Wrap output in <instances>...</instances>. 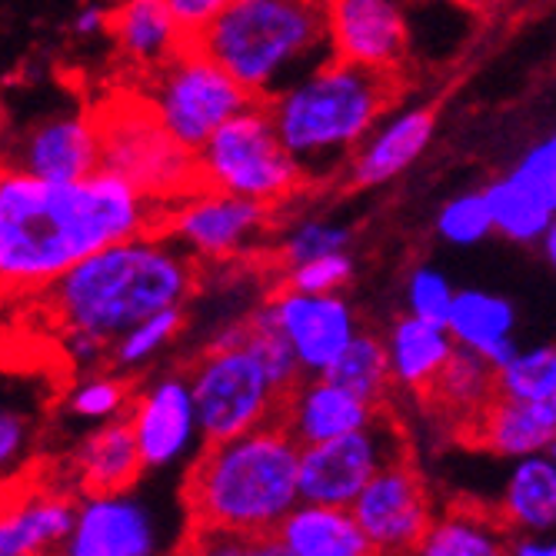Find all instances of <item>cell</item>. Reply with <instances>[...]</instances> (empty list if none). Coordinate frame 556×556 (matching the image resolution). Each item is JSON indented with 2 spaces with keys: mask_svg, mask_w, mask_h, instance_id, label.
<instances>
[{
  "mask_svg": "<svg viewBox=\"0 0 556 556\" xmlns=\"http://www.w3.org/2000/svg\"><path fill=\"white\" fill-rule=\"evenodd\" d=\"M161 211L127 180L97 170L47 184L0 170V293H40L93 250L157 230Z\"/></svg>",
  "mask_w": 556,
  "mask_h": 556,
  "instance_id": "1",
  "label": "cell"
},
{
  "mask_svg": "<svg viewBox=\"0 0 556 556\" xmlns=\"http://www.w3.org/2000/svg\"><path fill=\"white\" fill-rule=\"evenodd\" d=\"M197 277L200 264L190 254L161 230H147L87 254L40 290V303L61 350L87 374L108 364V350L124 330L150 314L184 307Z\"/></svg>",
  "mask_w": 556,
  "mask_h": 556,
  "instance_id": "2",
  "label": "cell"
},
{
  "mask_svg": "<svg viewBox=\"0 0 556 556\" xmlns=\"http://www.w3.org/2000/svg\"><path fill=\"white\" fill-rule=\"evenodd\" d=\"M300 443L274 420L224 443H204L184 483L190 527L243 540L274 536L300 503Z\"/></svg>",
  "mask_w": 556,
  "mask_h": 556,
  "instance_id": "3",
  "label": "cell"
},
{
  "mask_svg": "<svg viewBox=\"0 0 556 556\" xmlns=\"http://www.w3.org/2000/svg\"><path fill=\"white\" fill-rule=\"evenodd\" d=\"M396 97L400 77L327 58L264 104L307 184H317L343 170L353 147L396 104Z\"/></svg>",
  "mask_w": 556,
  "mask_h": 556,
  "instance_id": "4",
  "label": "cell"
},
{
  "mask_svg": "<svg viewBox=\"0 0 556 556\" xmlns=\"http://www.w3.org/2000/svg\"><path fill=\"white\" fill-rule=\"evenodd\" d=\"M193 43L254 100L330 58L324 0H233Z\"/></svg>",
  "mask_w": 556,
  "mask_h": 556,
  "instance_id": "5",
  "label": "cell"
},
{
  "mask_svg": "<svg viewBox=\"0 0 556 556\" xmlns=\"http://www.w3.org/2000/svg\"><path fill=\"white\" fill-rule=\"evenodd\" d=\"M93 121L100 134V170L127 180L157 211L200 187L197 154L157 124L140 93L108 100L93 111Z\"/></svg>",
  "mask_w": 556,
  "mask_h": 556,
  "instance_id": "6",
  "label": "cell"
},
{
  "mask_svg": "<svg viewBox=\"0 0 556 556\" xmlns=\"http://www.w3.org/2000/svg\"><path fill=\"white\" fill-rule=\"evenodd\" d=\"M197 174L200 187L254 200L270 211L307 187V177L283 147L264 100H250L207 137L197 150Z\"/></svg>",
  "mask_w": 556,
  "mask_h": 556,
  "instance_id": "7",
  "label": "cell"
},
{
  "mask_svg": "<svg viewBox=\"0 0 556 556\" xmlns=\"http://www.w3.org/2000/svg\"><path fill=\"white\" fill-rule=\"evenodd\" d=\"M140 100L177 143L197 154L254 97L197 43H187L170 61L143 74Z\"/></svg>",
  "mask_w": 556,
  "mask_h": 556,
  "instance_id": "8",
  "label": "cell"
},
{
  "mask_svg": "<svg viewBox=\"0 0 556 556\" xmlns=\"http://www.w3.org/2000/svg\"><path fill=\"white\" fill-rule=\"evenodd\" d=\"M190 396L200 443H224L247 430H257L277 420L280 393L243 346H207V353L193 364Z\"/></svg>",
  "mask_w": 556,
  "mask_h": 556,
  "instance_id": "9",
  "label": "cell"
},
{
  "mask_svg": "<svg viewBox=\"0 0 556 556\" xmlns=\"http://www.w3.org/2000/svg\"><path fill=\"white\" fill-rule=\"evenodd\" d=\"M270 227V207L224 190L197 187L161 211L157 230L197 264L243 257Z\"/></svg>",
  "mask_w": 556,
  "mask_h": 556,
  "instance_id": "10",
  "label": "cell"
},
{
  "mask_svg": "<svg viewBox=\"0 0 556 556\" xmlns=\"http://www.w3.org/2000/svg\"><path fill=\"white\" fill-rule=\"evenodd\" d=\"M400 457H403L400 430L377 417L353 433L300 446V467H296L300 503L350 507L353 496L367 486V480Z\"/></svg>",
  "mask_w": 556,
  "mask_h": 556,
  "instance_id": "11",
  "label": "cell"
},
{
  "mask_svg": "<svg viewBox=\"0 0 556 556\" xmlns=\"http://www.w3.org/2000/svg\"><path fill=\"white\" fill-rule=\"evenodd\" d=\"M330 58L403 77L414 40V0H324Z\"/></svg>",
  "mask_w": 556,
  "mask_h": 556,
  "instance_id": "12",
  "label": "cell"
},
{
  "mask_svg": "<svg viewBox=\"0 0 556 556\" xmlns=\"http://www.w3.org/2000/svg\"><path fill=\"white\" fill-rule=\"evenodd\" d=\"M346 510L377 556H410L437 514L427 480L407 457L377 470Z\"/></svg>",
  "mask_w": 556,
  "mask_h": 556,
  "instance_id": "13",
  "label": "cell"
},
{
  "mask_svg": "<svg viewBox=\"0 0 556 556\" xmlns=\"http://www.w3.org/2000/svg\"><path fill=\"white\" fill-rule=\"evenodd\" d=\"M164 523L130 490L77 496L74 523L58 556H170Z\"/></svg>",
  "mask_w": 556,
  "mask_h": 556,
  "instance_id": "14",
  "label": "cell"
},
{
  "mask_svg": "<svg viewBox=\"0 0 556 556\" xmlns=\"http://www.w3.org/2000/svg\"><path fill=\"white\" fill-rule=\"evenodd\" d=\"M483 200L493 233L533 247L556 224V137L533 140L507 174L483 187Z\"/></svg>",
  "mask_w": 556,
  "mask_h": 556,
  "instance_id": "15",
  "label": "cell"
},
{
  "mask_svg": "<svg viewBox=\"0 0 556 556\" xmlns=\"http://www.w3.org/2000/svg\"><path fill=\"white\" fill-rule=\"evenodd\" d=\"M264 307L293 350L303 377H320L361 330L350 300H343L340 293H300L280 287L274 296L264 300Z\"/></svg>",
  "mask_w": 556,
  "mask_h": 556,
  "instance_id": "16",
  "label": "cell"
},
{
  "mask_svg": "<svg viewBox=\"0 0 556 556\" xmlns=\"http://www.w3.org/2000/svg\"><path fill=\"white\" fill-rule=\"evenodd\" d=\"M143 470H167L197 457L200 430L187 377L167 374L130 396L124 414Z\"/></svg>",
  "mask_w": 556,
  "mask_h": 556,
  "instance_id": "17",
  "label": "cell"
},
{
  "mask_svg": "<svg viewBox=\"0 0 556 556\" xmlns=\"http://www.w3.org/2000/svg\"><path fill=\"white\" fill-rule=\"evenodd\" d=\"M77 493L67 480H17L0 486V556H58Z\"/></svg>",
  "mask_w": 556,
  "mask_h": 556,
  "instance_id": "18",
  "label": "cell"
},
{
  "mask_svg": "<svg viewBox=\"0 0 556 556\" xmlns=\"http://www.w3.org/2000/svg\"><path fill=\"white\" fill-rule=\"evenodd\" d=\"M61 400V383L37 370H11L0 364V486L30 477L47 414Z\"/></svg>",
  "mask_w": 556,
  "mask_h": 556,
  "instance_id": "19",
  "label": "cell"
},
{
  "mask_svg": "<svg viewBox=\"0 0 556 556\" xmlns=\"http://www.w3.org/2000/svg\"><path fill=\"white\" fill-rule=\"evenodd\" d=\"M433 134H437V111L430 104L387 111L346 157L343 164L346 184L357 190L387 187L427 154Z\"/></svg>",
  "mask_w": 556,
  "mask_h": 556,
  "instance_id": "20",
  "label": "cell"
},
{
  "mask_svg": "<svg viewBox=\"0 0 556 556\" xmlns=\"http://www.w3.org/2000/svg\"><path fill=\"white\" fill-rule=\"evenodd\" d=\"M17 170L47 184H77L100 170V134L93 111L54 114L34 124L17 147Z\"/></svg>",
  "mask_w": 556,
  "mask_h": 556,
  "instance_id": "21",
  "label": "cell"
},
{
  "mask_svg": "<svg viewBox=\"0 0 556 556\" xmlns=\"http://www.w3.org/2000/svg\"><path fill=\"white\" fill-rule=\"evenodd\" d=\"M377 410L380 407L333 383L330 377H303L290 393H283L277 424L300 446H311L367 427Z\"/></svg>",
  "mask_w": 556,
  "mask_h": 556,
  "instance_id": "22",
  "label": "cell"
},
{
  "mask_svg": "<svg viewBox=\"0 0 556 556\" xmlns=\"http://www.w3.org/2000/svg\"><path fill=\"white\" fill-rule=\"evenodd\" d=\"M453 346L483 357L493 370L507 364L517 346V307L510 296L467 287L453 293L450 314L443 320Z\"/></svg>",
  "mask_w": 556,
  "mask_h": 556,
  "instance_id": "23",
  "label": "cell"
},
{
  "mask_svg": "<svg viewBox=\"0 0 556 556\" xmlns=\"http://www.w3.org/2000/svg\"><path fill=\"white\" fill-rule=\"evenodd\" d=\"M140 473L143 464L124 417L97 424L90 433H84L67 460V486L77 496L134 490Z\"/></svg>",
  "mask_w": 556,
  "mask_h": 556,
  "instance_id": "24",
  "label": "cell"
},
{
  "mask_svg": "<svg viewBox=\"0 0 556 556\" xmlns=\"http://www.w3.org/2000/svg\"><path fill=\"white\" fill-rule=\"evenodd\" d=\"M470 430L483 450L507 460H523L533 457V453H553L556 403H523V400L493 396Z\"/></svg>",
  "mask_w": 556,
  "mask_h": 556,
  "instance_id": "25",
  "label": "cell"
},
{
  "mask_svg": "<svg viewBox=\"0 0 556 556\" xmlns=\"http://www.w3.org/2000/svg\"><path fill=\"white\" fill-rule=\"evenodd\" d=\"M108 34L114 37L121 58L140 74L161 67L190 43L164 0H121L111 11Z\"/></svg>",
  "mask_w": 556,
  "mask_h": 556,
  "instance_id": "26",
  "label": "cell"
},
{
  "mask_svg": "<svg viewBox=\"0 0 556 556\" xmlns=\"http://www.w3.org/2000/svg\"><path fill=\"white\" fill-rule=\"evenodd\" d=\"M510 530L490 507L450 503L437 510L410 556H507Z\"/></svg>",
  "mask_w": 556,
  "mask_h": 556,
  "instance_id": "27",
  "label": "cell"
},
{
  "mask_svg": "<svg viewBox=\"0 0 556 556\" xmlns=\"http://www.w3.org/2000/svg\"><path fill=\"white\" fill-rule=\"evenodd\" d=\"M503 527L514 533H543L556 527V457L533 453L514 460V470L503 480V493L493 510Z\"/></svg>",
  "mask_w": 556,
  "mask_h": 556,
  "instance_id": "28",
  "label": "cell"
},
{
  "mask_svg": "<svg viewBox=\"0 0 556 556\" xmlns=\"http://www.w3.org/2000/svg\"><path fill=\"white\" fill-rule=\"evenodd\" d=\"M274 540L293 556H377L346 507L296 503L280 520Z\"/></svg>",
  "mask_w": 556,
  "mask_h": 556,
  "instance_id": "29",
  "label": "cell"
},
{
  "mask_svg": "<svg viewBox=\"0 0 556 556\" xmlns=\"http://www.w3.org/2000/svg\"><path fill=\"white\" fill-rule=\"evenodd\" d=\"M387 370H390V387L410 390V393H427L437 374L453 353V340L443 324H427L410 314L393 320L387 340Z\"/></svg>",
  "mask_w": 556,
  "mask_h": 556,
  "instance_id": "30",
  "label": "cell"
},
{
  "mask_svg": "<svg viewBox=\"0 0 556 556\" xmlns=\"http://www.w3.org/2000/svg\"><path fill=\"white\" fill-rule=\"evenodd\" d=\"M427 396L433 400V407L443 410L460 430H470L473 420L486 410V403L496 396L493 367L483 357H477V353L453 346L450 361L430 383Z\"/></svg>",
  "mask_w": 556,
  "mask_h": 556,
  "instance_id": "31",
  "label": "cell"
},
{
  "mask_svg": "<svg viewBox=\"0 0 556 556\" xmlns=\"http://www.w3.org/2000/svg\"><path fill=\"white\" fill-rule=\"evenodd\" d=\"M320 377H330L333 383L346 387L350 393H357L361 400L380 407L383 396L390 393V370H387L383 340L357 330V337L337 353V361Z\"/></svg>",
  "mask_w": 556,
  "mask_h": 556,
  "instance_id": "32",
  "label": "cell"
},
{
  "mask_svg": "<svg viewBox=\"0 0 556 556\" xmlns=\"http://www.w3.org/2000/svg\"><path fill=\"white\" fill-rule=\"evenodd\" d=\"M496 396L523 403H556V350L549 343L517 350L493 370Z\"/></svg>",
  "mask_w": 556,
  "mask_h": 556,
  "instance_id": "33",
  "label": "cell"
},
{
  "mask_svg": "<svg viewBox=\"0 0 556 556\" xmlns=\"http://www.w3.org/2000/svg\"><path fill=\"white\" fill-rule=\"evenodd\" d=\"M187 317H184V307H170V311H161V314H150L147 320L134 324L130 330H124L111 350H108V361L114 364V370L127 374V370H140L147 367L154 357L180 337Z\"/></svg>",
  "mask_w": 556,
  "mask_h": 556,
  "instance_id": "34",
  "label": "cell"
},
{
  "mask_svg": "<svg viewBox=\"0 0 556 556\" xmlns=\"http://www.w3.org/2000/svg\"><path fill=\"white\" fill-rule=\"evenodd\" d=\"M243 343H247L250 353H254V361L261 364V370L267 374V380L274 383V390L280 396L290 393L303 380V370H300V364L293 357V350L287 346V340L274 327L264 303L247 317V340Z\"/></svg>",
  "mask_w": 556,
  "mask_h": 556,
  "instance_id": "35",
  "label": "cell"
},
{
  "mask_svg": "<svg viewBox=\"0 0 556 556\" xmlns=\"http://www.w3.org/2000/svg\"><path fill=\"white\" fill-rule=\"evenodd\" d=\"M130 387L124 383L121 374L111 370H87V377H80L71 393L64 396V407L87 424H108V420H121L130 407Z\"/></svg>",
  "mask_w": 556,
  "mask_h": 556,
  "instance_id": "36",
  "label": "cell"
},
{
  "mask_svg": "<svg viewBox=\"0 0 556 556\" xmlns=\"http://www.w3.org/2000/svg\"><path fill=\"white\" fill-rule=\"evenodd\" d=\"M353 243V227L330 220V217H303L293 220L287 227V233L280 237V264L293 267L314 257H327V254H340V250H350Z\"/></svg>",
  "mask_w": 556,
  "mask_h": 556,
  "instance_id": "37",
  "label": "cell"
},
{
  "mask_svg": "<svg viewBox=\"0 0 556 556\" xmlns=\"http://www.w3.org/2000/svg\"><path fill=\"white\" fill-rule=\"evenodd\" d=\"M437 233L453 247H477L493 233L483 190H464L437 211Z\"/></svg>",
  "mask_w": 556,
  "mask_h": 556,
  "instance_id": "38",
  "label": "cell"
},
{
  "mask_svg": "<svg viewBox=\"0 0 556 556\" xmlns=\"http://www.w3.org/2000/svg\"><path fill=\"white\" fill-rule=\"evenodd\" d=\"M353 274H357V261L350 257V250H340V254L283 267V287L300 293H340L353 280Z\"/></svg>",
  "mask_w": 556,
  "mask_h": 556,
  "instance_id": "39",
  "label": "cell"
},
{
  "mask_svg": "<svg viewBox=\"0 0 556 556\" xmlns=\"http://www.w3.org/2000/svg\"><path fill=\"white\" fill-rule=\"evenodd\" d=\"M453 283L437 267H417L403 287V300H407V314L427 324H443L453 303Z\"/></svg>",
  "mask_w": 556,
  "mask_h": 556,
  "instance_id": "40",
  "label": "cell"
},
{
  "mask_svg": "<svg viewBox=\"0 0 556 556\" xmlns=\"http://www.w3.org/2000/svg\"><path fill=\"white\" fill-rule=\"evenodd\" d=\"M170 556H250V540L207 527H190L174 543Z\"/></svg>",
  "mask_w": 556,
  "mask_h": 556,
  "instance_id": "41",
  "label": "cell"
},
{
  "mask_svg": "<svg viewBox=\"0 0 556 556\" xmlns=\"http://www.w3.org/2000/svg\"><path fill=\"white\" fill-rule=\"evenodd\" d=\"M164 4L170 8V14H174L177 27L184 30V37L193 43L233 4V0H164Z\"/></svg>",
  "mask_w": 556,
  "mask_h": 556,
  "instance_id": "42",
  "label": "cell"
},
{
  "mask_svg": "<svg viewBox=\"0 0 556 556\" xmlns=\"http://www.w3.org/2000/svg\"><path fill=\"white\" fill-rule=\"evenodd\" d=\"M74 34L77 37H100V34H108L111 27V8L108 4H100V0H87V4L74 14Z\"/></svg>",
  "mask_w": 556,
  "mask_h": 556,
  "instance_id": "43",
  "label": "cell"
},
{
  "mask_svg": "<svg viewBox=\"0 0 556 556\" xmlns=\"http://www.w3.org/2000/svg\"><path fill=\"white\" fill-rule=\"evenodd\" d=\"M507 556H556V543L543 533H517L510 536Z\"/></svg>",
  "mask_w": 556,
  "mask_h": 556,
  "instance_id": "44",
  "label": "cell"
},
{
  "mask_svg": "<svg viewBox=\"0 0 556 556\" xmlns=\"http://www.w3.org/2000/svg\"><path fill=\"white\" fill-rule=\"evenodd\" d=\"M250 556H293V553L283 549L274 536H261V540H250Z\"/></svg>",
  "mask_w": 556,
  "mask_h": 556,
  "instance_id": "45",
  "label": "cell"
},
{
  "mask_svg": "<svg viewBox=\"0 0 556 556\" xmlns=\"http://www.w3.org/2000/svg\"><path fill=\"white\" fill-rule=\"evenodd\" d=\"M533 247H536L540 254H543V261H546V264L553 267V264H556V224H553L549 230H543V237H540V240H536Z\"/></svg>",
  "mask_w": 556,
  "mask_h": 556,
  "instance_id": "46",
  "label": "cell"
},
{
  "mask_svg": "<svg viewBox=\"0 0 556 556\" xmlns=\"http://www.w3.org/2000/svg\"><path fill=\"white\" fill-rule=\"evenodd\" d=\"M4 353H8V346H4V337H0V361H4Z\"/></svg>",
  "mask_w": 556,
  "mask_h": 556,
  "instance_id": "47",
  "label": "cell"
}]
</instances>
